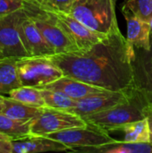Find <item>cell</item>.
Returning <instances> with one entry per match:
<instances>
[{"mask_svg":"<svg viewBox=\"0 0 152 153\" xmlns=\"http://www.w3.org/2000/svg\"><path fill=\"white\" fill-rule=\"evenodd\" d=\"M133 47L119 30L87 50L49 56L64 75L108 91H125L134 86Z\"/></svg>","mask_w":152,"mask_h":153,"instance_id":"6da1fadb","label":"cell"},{"mask_svg":"<svg viewBox=\"0 0 152 153\" xmlns=\"http://www.w3.org/2000/svg\"><path fill=\"white\" fill-rule=\"evenodd\" d=\"M149 103L145 96L135 86L131 90L129 98L101 112L82 117L87 125L108 133L119 131L125 125L145 118L144 108Z\"/></svg>","mask_w":152,"mask_h":153,"instance_id":"7a4b0ae2","label":"cell"},{"mask_svg":"<svg viewBox=\"0 0 152 153\" xmlns=\"http://www.w3.org/2000/svg\"><path fill=\"white\" fill-rule=\"evenodd\" d=\"M71 14L92 30L104 35L120 30L116 0H75Z\"/></svg>","mask_w":152,"mask_h":153,"instance_id":"3957f363","label":"cell"},{"mask_svg":"<svg viewBox=\"0 0 152 153\" xmlns=\"http://www.w3.org/2000/svg\"><path fill=\"white\" fill-rule=\"evenodd\" d=\"M23 11L29 16L56 54L77 51L76 46L59 27L53 13L38 0H24Z\"/></svg>","mask_w":152,"mask_h":153,"instance_id":"277c9868","label":"cell"},{"mask_svg":"<svg viewBox=\"0 0 152 153\" xmlns=\"http://www.w3.org/2000/svg\"><path fill=\"white\" fill-rule=\"evenodd\" d=\"M22 86L41 88L64 76L62 70L48 56H26L16 62Z\"/></svg>","mask_w":152,"mask_h":153,"instance_id":"5b68a950","label":"cell"},{"mask_svg":"<svg viewBox=\"0 0 152 153\" xmlns=\"http://www.w3.org/2000/svg\"><path fill=\"white\" fill-rule=\"evenodd\" d=\"M87 126L82 117L70 111L45 107L42 112L31 121L30 135L46 136L65 129Z\"/></svg>","mask_w":152,"mask_h":153,"instance_id":"8992f818","label":"cell"},{"mask_svg":"<svg viewBox=\"0 0 152 153\" xmlns=\"http://www.w3.org/2000/svg\"><path fill=\"white\" fill-rule=\"evenodd\" d=\"M48 138L66 145L70 152L75 148L97 147L116 141L109 133L88 125L84 127H74L46 135Z\"/></svg>","mask_w":152,"mask_h":153,"instance_id":"52a82bcc","label":"cell"},{"mask_svg":"<svg viewBox=\"0 0 152 153\" xmlns=\"http://www.w3.org/2000/svg\"><path fill=\"white\" fill-rule=\"evenodd\" d=\"M22 9L0 17V48L3 58H22L30 56L25 48L20 32L19 20Z\"/></svg>","mask_w":152,"mask_h":153,"instance_id":"ba28073f","label":"cell"},{"mask_svg":"<svg viewBox=\"0 0 152 153\" xmlns=\"http://www.w3.org/2000/svg\"><path fill=\"white\" fill-rule=\"evenodd\" d=\"M50 11L55 15L59 27L76 46L78 50H87L108 36L92 30L71 13Z\"/></svg>","mask_w":152,"mask_h":153,"instance_id":"9c48e42d","label":"cell"},{"mask_svg":"<svg viewBox=\"0 0 152 153\" xmlns=\"http://www.w3.org/2000/svg\"><path fill=\"white\" fill-rule=\"evenodd\" d=\"M132 88L120 91H105L89 95L76 100V106L71 112L81 117H84L104 111L126 100L131 94Z\"/></svg>","mask_w":152,"mask_h":153,"instance_id":"30bf717a","label":"cell"},{"mask_svg":"<svg viewBox=\"0 0 152 153\" xmlns=\"http://www.w3.org/2000/svg\"><path fill=\"white\" fill-rule=\"evenodd\" d=\"M132 64L134 86L152 103V30L150 48L133 47Z\"/></svg>","mask_w":152,"mask_h":153,"instance_id":"8fae6325","label":"cell"},{"mask_svg":"<svg viewBox=\"0 0 152 153\" xmlns=\"http://www.w3.org/2000/svg\"><path fill=\"white\" fill-rule=\"evenodd\" d=\"M18 27L22 43L30 56H49L56 54L33 21L27 16L23 8Z\"/></svg>","mask_w":152,"mask_h":153,"instance_id":"7c38bea8","label":"cell"},{"mask_svg":"<svg viewBox=\"0 0 152 153\" xmlns=\"http://www.w3.org/2000/svg\"><path fill=\"white\" fill-rule=\"evenodd\" d=\"M122 12L126 21L128 43L133 48H151V24L147 22L135 14H133L125 5L122 8Z\"/></svg>","mask_w":152,"mask_h":153,"instance_id":"4fadbf2b","label":"cell"},{"mask_svg":"<svg viewBox=\"0 0 152 153\" xmlns=\"http://www.w3.org/2000/svg\"><path fill=\"white\" fill-rule=\"evenodd\" d=\"M39 89H47V90L61 91L75 100H81L82 98H85L94 93L108 91L103 88L93 86L89 83L83 82L82 81L65 75Z\"/></svg>","mask_w":152,"mask_h":153,"instance_id":"5bb4252c","label":"cell"},{"mask_svg":"<svg viewBox=\"0 0 152 153\" xmlns=\"http://www.w3.org/2000/svg\"><path fill=\"white\" fill-rule=\"evenodd\" d=\"M13 153H37L47 152H70L64 143L47 136L30 135L26 138L12 141Z\"/></svg>","mask_w":152,"mask_h":153,"instance_id":"9a60e30c","label":"cell"},{"mask_svg":"<svg viewBox=\"0 0 152 153\" xmlns=\"http://www.w3.org/2000/svg\"><path fill=\"white\" fill-rule=\"evenodd\" d=\"M72 152L84 153H152L151 143H129L115 141L97 147L75 148Z\"/></svg>","mask_w":152,"mask_h":153,"instance_id":"2e32d148","label":"cell"},{"mask_svg":"<svg viewBox=\"0 0 152 153\" xmlns=\"http://www.w3.org/2000/svg\"><path fill=\"white\" fill-rule=\"evenodd\" d=\"M42 110L43 108L28 106L8 96H5L0 113H3L19 121H32L42 112Z\"/></svg>","mask_w":152,"mask_h":153,"instance_id":"e0dca14e","label":"cell"},{"mask_svg":"<svg viewBox=\"0 0 152 153\" xmlns=\"http://www.w3.org/2000/svg\"><path fill=\"white\" fill-rule=\"evenodd\" d=\"M17 59L13 57L0 59V88L4 95L22 86L17 70Z\"/></svg>","mask_w":152,"mask_h":153,"instance_id":"ac0fdd59","label":"cell"},{"mask_svg":"<svg viewBox=\"0 0 152 153\" xmlns=\"http://www.w3.org/2000/svg\"><path fill=\"white\" fill-rule=\"evenodd\" d=\"M30 124L31 121H19L0 113V132L12 141L30 136Z\"/></svg>","mask_w":152,"mask_h":153,"instance_id":"d6986e66","label":"cell"},{"mask_svg":"<svg viewBox=\"0 0 152 153\" xmlns=\"http://www.w3.org/2000/svg\"><path fill=\"white\" fill-rule=\"evenodd\" d=\"M119 131L125 133L123 141L129 143H150L151 133L148 119H144L128 123L125 125Z\"/></svg>","mask_w":152,"mask_h":153,"instance_id":"ffe728a7","label":"cell"},{"mask_svg":"<svg viewBox=\"0 0 152 153\" xmlns=\"http://www.w3.org/2000/svg\"><path fill=\"white\" fill-rule=\"evenodd\" d=\"M8 97L18 100L28 106L36 108H45V100L43 99L40 89L30 86H21L20 88L11 91Z\"/></svg>","mask_w":152,"mask_h":153,"instance_id":"44dd1931","label":"cell"},{"mask_svg":"<svg viewBox=\"0 0 152 153\" xmlns=\"http://www.w3.org/2000/svg\"><path fill=\"white\" fill-rule=\"evenodd\" d=\"M40 91L45 100L46 107L47 108L62 109L71 112L76 106L75 100L70 98L69 96L61 91L47 89H40Z\"/></svg>","mask_w":152,"mask_h":153,"instance_id":"7402d4cb","label":"cell"},{"mask_svg":"<svg viewBox=\"0 0 152 153\" xmlns=\"http://www.w3.org/2000/svg\"><path fill=\"white\" fill-rule=\"evenodd\" d=\"M125 5L137 17L152 24V0H125Z\"/></svg>","mask_w":152,"mask_h":153,"instance_id":"603a6c76","label":"cell"},{"mask_svg":"<svg viewBox=\"0 0 152 153\" xmlns=\"http://www.w3.org/2000/svg\"><path fill=\"white\" fill-rule=\"evenodd\" d=\"M47 9L65 13H71L73 4L75 0H38Z\"/></svg>","mask_w":152,"mask_h":153,"instance_id":"cb8c5ba5","label":"cell"},{"mask_svg":"<svg viewBox=\"0 0 152 153\" xmlns=\"http://www.w3.org/2000/svg\"><path fill=\"white\" fill-rule=\"evenodd\" d=\"M24 0H0V17L22 9Z\"/></svg>","mask_w":152,"mask_h":153,"instance_id":"d4e9b609","label":"cell"},{"mask_svg":"<svg viewBox=\"0 0 152 153\" xmlns=\"http://www.w3.org/2000/svg\"><path fill=\"white\" fill-rule=\"evenodd\" d=\"M0 153H13L12 140L0 132Z\"/></svg>","mask_w":152,"mask_h":153,"instance_id":"484cf974","label":"cell"},{"mask_svg":"<svg viewBox=\"0 0 152 153\" xmlns=\"http://www.w3.org/2000/svg\"><path fill=\"white\" fill-rule=\"evenodd\" d=\"M145 117L148 119L149 126H150V133H151V141L150 143H152V103H148L144 108Z\"/></svg>","mask_w":152,"mask_h":153,"instance_id":"4316f807","label":"cell"},{"mask_svg":"<svg viewBox=\"0 0 152 153\" xmlns=\"http://www.w3.org/2000/svg\"><path fill=\"white\" fill-rule=\"evenodd\" d=\"M4 94H1L0 93V112H1V109L3 108V104H4Z\"/></svg>","mask_w":152,"mask_h":153,"instance_id":"83f0119b","label":"cell"},{"mask_svg":"<svg viewBox=\"0 0 152 153\" xmlns=\"http://www.w3.org/2000/svg\"><path fill=\"white\" fill-rule=\"evenodd\" d=\"M0 59H2V49L0 48Z\"/></svg>","mask_w":152,"mask_h":153,"instance_id":"f1b7e54d","label":"cell"},{"mask_svg":"<svg viewBox=\"0 0 152 153\" xmlns=\"http://www.w3.org/2000/svg\"><path fill=\"white\" fill-rule=\"evenodd\" d=\"M0 93H1V88H0ZM2 94V93H1Z\"/></svg>","mask_w":152,"mask_h":153,"instance_id":"f546056e","label":"cell"}]
</instances>
